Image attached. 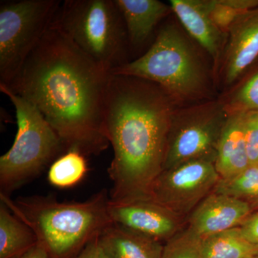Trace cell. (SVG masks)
<instances>
[{
  "mask_svg": "<svg viewBox=\"0 0 258 258\" xmlns=\"http://www.w3.org/2000/svg\"><path fill=\"white\" fill-rule=\"evenodd\" d=\"M201 258H249L258 256V244L246 240L240 227L201 239Z\"/></svg>",
  "mask_w": 258,
  "mask_h": 258,
  "instance_id": "ac0fdd59",
  "label": "cell"
},
{
  "mask_svg": "<svg viewBox=\"0 0 258 258\" xmlns=\"http://www.w3.org/2000/svg\"><path fill=\"white\" fill-rule=\"evenodd\" d=\"M20 258H50L48 253L43 247L38 244L22 254Z\"/></svg>",
  "mask_w": 258,
  "mask_h": 258,
  "instance_id": "4316f807",
  "label": "cell"
},
{
  "mask_svg": "<svg viewBox=\"0 0 258 258\" xmlns=\"http://www.w3.org/2000/svg\"><path fill=\"white\" fill-rule=\"evenodd\" d=\"M109 200L105 189L82 203H59L40 196L13 202L1 195V201L33 230L37 244L50 258H66L83 249L113 223L108 212Z\"/></svg>",
  "mask_w": 258,
  "mask_h": 258,
  "instance_id": "277c9868",
  "label": "cell"
},
{
  "mask_svg": "<svg viewBox=\"0 0 258 258\" xmlns=\"http://www.w3.org/2000/svg\"><path fill=\"white\" fill-rule=\"evenodd\" d=\"M200 242L201 238L187 229L168 240L161 258H201Z\"/></svg>",
  "mask_w": 258,
  "mask_h": 258,
  "instance_id": "7402d4cb",
  "label": "cell"
},
{
  "mask_svg": "<svg viewBox=\"0 0 258 258\" xmlns=\"http://www.w3.org/2000/svg\"><path fill=\"white\" fill-rule=\"evenodd\" d=\"M220 179L212 161H187L161 171L151 186L149 199L174 215L186 213L205 200Z\"/></svg>",
  "mask_w": 258,
  "mask_h": 258,
  "instance_id": "9c48e42d",
  "label": "cell"
},
{
  "mask_svg": "<svg viewBox=\"0 0 258 258\" xmlns=\"http://www.w3.org/2000/svg\"><path fill=\"white\" fill-rule=\"evenodd\" d=\"M52 23L110 72L130 62L124 20L115 0H64Z\"/></svg>",
  "mask_w": 258,
  "mask_h": 258,
  "instance_id": "5b68a950",
  "label": "cell"
},
{
  "mask_svg": "<svg viewBox=\"0 0 258 258\" xmlns=\"http://www.w3.org/2000/svg\"><path fill=\"white\" fill-rule=\"evenodd\" d=\"M124 20L129 47L140 50L152 38L159 24L172 13L158 0H115Z\"/></svg>",
  "mask_w": 258,
  "mask_h": 258,
  "instance_id": "5bb4252c",
  "label": "cell"
},
{
  "mask_svg": "<svg viewBox=\"0 0 258 258\" xmlns=\"http://www.w3.org/2000/svg\"><path fill=\"white\" fill-rule=\"evenodd\" d=\"M170 6L186 33L210 56L216 76L227 35L214 24L206 0H171Z\"/></svg>",
  "mask_w": 258,
  "mask_h": 258,
  "instance_id": "4fadbf2b",
  "label": "cell"
},
{
  "mask_svg": "<svg viewBox=\"0 0 258 258\" xmlns=\"http://www.w3.org/2000/svg\"><path fill=\"white\" fill-rule=\"evenodd\" d=\"M175 106L156 83L111 74L104 106L106 135L114 153L108 169L113 183L110 201L149 199L163 170Z\"/></svg>",
  "mask_w": 258,
  "mask_h": 258,
  "instance_id": "7a4b0ae2",
  "label": "cell"
},
{
  "mask_svg": "<svg viewBox=\"0 0 258 258\" xmlns=\"http://www.w3.org/2000/svg\"><path fill=\"white\" fill-rule=\"evenodd\" d=\"M241 233L246 240L252 243L258 244V212L249 217L240 226Z\"/></svg>",
  "mask_w": 258,
  "mask_h": 258,
  "instance_id": "d4e9b609",
  "label": "cell"
},
{
  "mask_svg": "<svg viewBox=\"0 0 258 258\" xmlns=\"http://www.w3.org/2000/svg\"><path fill=\"white\" fill-rule=\"evenodd\" d=\"M176 108L171 118L163 170L184 162L215 163L217 147L230 113L222 99Z\"/></svg>",
  "mask_w": 258,
  "mask_h": 258,
  "instance_id": "ba28073f",
  "label": "cell"
},
{
  "mask_svg": "<svg viewBox=\"0 0 258 258\" xmlns=\"http://www.w3.org/2000/svg\"><path fill=\"white\" fill-rule=\"evenodd\" d=\"M87 171L84 154L78 151H68L52 163L47 179L56 187H71L81 181Z\"/></svg>",
  "mask_w": 258,
  "mask_h": 258,
  "instance_id": "d6986e66",
  "label": "cell"
},
{
  "mask_svg": "<svg viewBox=\"0 0 258 258\" xmlns=\"http://www.w3.org/2000/svg\"><path fill=\"white\" fill-rule=\"evenodd\" d=\"M37 244L36 235L3 202L0 205V258L20 257Z\"/></svg>",
  "mask_w": 258,
  "mask_h": 258,
  "instance_id": "e0dca14e",
  "label": "cell"
},
{
  "mask_svg": "<svg viewBox=\"0 0 258 258\" xmlns=\"http://www.w3.org/2000/svg\"><path fill=\"white\" fill-rule=\"evenodd\" d=\"M244 115L245 112L230 113L222 131L215 162L221 179L233 177L249 165L244 137Z\"/></svg>",
  "mask_w": 258,
  "mask_h": 258,
  "instance_id": "9a60e30c",
  "label": "cell"
},
{
  "mask_svg": "<svg viewBox=\"0 0 258 258\" xmlns=\"http://www.w3.org/2000/svg\"><path fill=\"white\" fill-rule=\"evenodd\" d=\"M213 192L243 200L258 198V164H249L233 177L220 179Z\"/></svg>",
  "mask_w": 258,
  "mask_h": 258,
  "instance_id": "ffe728a7",
  "label": "cell"
},
{
  "mask_svg": "<svg viewBox=\"0 0 258 258\" xmlns=\"http://www.w3.org/2000/svg\"><path fill=\"white\" fill-rule=\"evenodd\" d=\"M244 137L249 164H258V112H245Z\"/></svg>",
  "mask_w": 258,
  "mask_h": 258,
  "instance_id": "cb8c5ba5",
  "label": "cell"
},
{
  "mask_svg": "<svg viewBox=\"0 0 258 258\" xmlns=\"http://www.w3.org/2000/svg\"><path fill=\"white\" fill-rule=\"evenodd\" d=\"M222 100L229 113L258 112V71Z\"/></svg>",
  "mask_w": 258,
  "mask_h": 258,
  "instance_id": "44dd1931",
  "label": "cell"
},
{
  "mask_svg": "<svg viewBox=\"0 0 258 258\" xmlns=\"http://www.w3.org/2000/svg\"><path fill=\"white\" fill-rule=\"evenodd\" d=\"M206 3L214 24L227 35L236 21L247 13L232 8L226 0H206Z\"/></svg>",
  "mask_w": 258,
  "mask_h": 258,
  "instance_id": "603a6c76",
  "label": "cell"
},
{
  "mask_svg": "<svg viewBox=\"0 0 258 258\" xmlns=\"http://www.w3.org/2000/svg\"><path fill=\"white\" fill-rule=\"evenodd\" d=\"M98 241L110 258H161L164 249L159 241L113 223L102 231Z\"/></svg>",
  "mask_w": 258,
  "mask_h": 258,
  "instance_id": "2e32d148",
  "label": "cell"
},
{
  "mask_svg": "<svg viewBox=\"0 0 258 258\" xmlns=\"http://www.w3.org/2000/svg\"><path fill=\"white\" fill-rule=\"evenodd\" d=\"M249 258H258V256H257V257H249Z\"/></svg>",
  "mask_w": 258,
  "mask_h": 258,
  "instance_id": "83f0119b",
  "label": "cell"
},
{
  "mask_svg": "<svg viewBox=\"0 0 258 258\" xmlns=\"http://www.w3.org/2000/svg\"><path fill=\"white\" fill-rule=\"evenodd\" d=\"M62 1L4 0L0 3V84L9 86L41 41Z\"/></svg>",
  "mask_w": 258,
  "mask_h": 258,
  "instance_id": "52a82bcc",
  "label": "cell"
},
{
  "mask_svg": "<svg viewBox=\"0 0 258 258\" xmlns=\"http://www.w3.org/2000/svg\"><path fill=\"white\" fill-rule=\"evenodd\" d=\"M108 212L115 225L159 242L169 240L177 230L176 215L150 199L125 203L109 200Z\"/></svg>",
  "mask_w": 258,
  "mask_h": 258,
  "instance_id": "30bf717a",
  "label": "cell"
},
{
  "mask_svg": "<svg viewBox=\"0 0 258 258\" xmlns=\"http://www.w3.org/2000/svg\"><path fill=\"white\" fill-rule=\"evenodd\" d=\"M250 212V205L245 200L213 192L195 209L188 229L202 239L238 227Z\"/></svg>",
  "mask_w": 258,
  "mask_h": 258,
  "instance_id": "7c38bea8",
  "label": "cell"
},
{
  "mask_svg": "<svg viewBox=\"0 0 258 258\" xmlns=\"http://www.w3.org/2000/svg\"><path fill=\"white\" fill-rule=\"evenodd\" d=\"M258 57V7L231 27L217 73L224 86L235 83Z\"/></svg>",
  "mask_w": 258,
  "mask_h": 258,
  "instance_id": "8fae6325",
  "label": "cell"
},
{
  "mask_svg": "<svg viewBox=\"0 0 258 258\" xmlns=\"http://www.w3.org/2000/svg\"><path fill=\"white\" fill-rule=\"evenodd\" d=\"M15 258H20V257H15Z\"/></svg>",
  "mask_w": 258,
  "mask_h": 258,
  "instance_id": "f1b7e54d",
  "label": "cell"
},
{
  "mask_svg": "<svg viewBox=\"0 0 258 258\" xmlns=\"http://www.w3.org/2000/svg\"><path fill=\"white\" fill-rule=\"evenodd\" d=\"M111 75L52 23L7 86L41 113L66 152L99 154L110 144L104 106Z\"/></svg>",
  "mask_w": 258,
  "mask_h": 258,
  "instance_id": "6da1fadb",
  "label": "cell"
},
{
  "mask_svg": "<svg viewBox=\"0 0 258 258\" xmlns=\"http://www.w3.org/2000/svg\"><path fill=\"white\" fill-rule=\"evenodd\" d=\"M0 91L13 103L18 123L14 143L0 157L1 195L9 198L12 191L37 175L66 149L60 137L32 103L4 84H0Z\"/></svg>",
  "mask_w": 258,
  "mask_h": 258,
  "instance_id": "8992f818",
  "label": "cell"
},
{
  "mask_svg": "<svg viewBox=\"0 0 258 258\" xmlns=\"http://www.w3.org/2000/svg\"><path fill=\"white\" fill-rule=\"evenodd\" d=\"M98 236L90 242L75 258H110L100 244Z\"/></svg>",
  "mask_w": 258,
  "mask_h": 258,
  "instance_id": "484cf974",
  "label": "cell"
},
{
  "mask_svg": "<svg viewBox=\"0 0 258 258\" xmlns=\"http://www.w3.org/2000/svg\"><path fill=\"white\" fill-rule=\"evenodd\" d=\"M111 74L156 83L176 105H194L212 100V80L215 78L193 39L171 22L159 28L142 55Z\"/></svg>",
  "mask_w": 258,
  "mask_h": 258,
  "instance_id": "3957f363",
  "label": "cell"
}]
</instances>
